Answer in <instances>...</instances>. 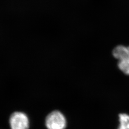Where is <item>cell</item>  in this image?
I'll use <instances>...</instances> for the list:
<instances>
[{
    "label": "cell",
    "instance_id": "cell-4",
    "mask_svg": "<svg viewBox=\"0 0 129 129\" xmlns=\"http://www.w3.org/2000/svg\"><path fill=\"white\" fill-rule=\"evenodd\" d=\"M119 125L117 129H129V114L120 113L119 115Z\"/></svg>",
    "mask_w": 129,
    "mask_h": 129
},
{
    "label": "cell",
    "instance_id": "cell-2",
    "mask_svg": "<svg viewBox=\"0 0 129 129\" xmlns=\"http://www.w3.org/2000/svg\"><path fill=\"white\" fill-rule=\"evenodd\" d=\"M45 125L47 129H65L67 126V121L61 111H53L46 116Z\"/></svg>",
    "mask_w": 129,
    "mask_h": 129
},
{
    "label": "cell",
    "instance_id": "cell-1",
    "mask_svg": "<svg viewBox=\"0 0 129 129\" xmlns=\"http://www.w3.org/2000/svg\"><path fill=\"white\" fill-rule=\"evenodd\" d=\"M113 56L119 60L118 67L125 74L129 75V46H118L112 52Z\"/></svg>",
    "mask_w": 129,
    "mask_h": 129
},
{
    "label": "cell",
    "instance_id": "cell-3",
    "mask_svg": "<svg viewBox=\"0 0 129 129\" xmlns=\"http://www.w3.org/2000/svg\"><path fill=\"white\" fill-rule=\"evenodd\" d=\"M9 124L11 129H29L30 120L25 113L16 111L10 116Z\"/></svg>",
    "mask_w": 129,
    "mask_h": 129
}]
</instances>
